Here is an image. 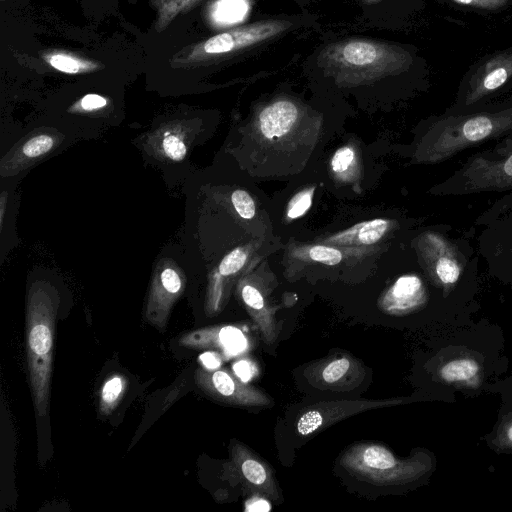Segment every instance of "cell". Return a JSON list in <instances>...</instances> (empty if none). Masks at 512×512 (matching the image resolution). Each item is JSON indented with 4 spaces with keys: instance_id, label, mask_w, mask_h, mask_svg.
Listing matches in <instances>:
<instances>
[{
    "instance_id": "obj_1",
    "label": "cell",
    "mask_w": 512,
    "mask_h": 512,
    "mask_svg": "<svg viewBox=\"0 0 512 512\" xmlns=\"http://www.w3.org/2000/svg\"><path fill=\"white\" fill-rule=\"evenodd\" d=\"M317 64L341 84H360L387 76L424 70L425 63L414 47L352 38L325 46Z\"/></svg>"
},
{
    "instance_id": "obj_2",
    "label": "cell",
    "mask_w": 512,
    "mask_h": 512,
    "mask_svg": "<svg viewBox=\"0 0 512 512\" xmlns=\"http://www.w3.org/2000/svg\"><path fill=\"white\" fill-rule=\"evenodd\" d=\"M512 134V95L484 108L460 114L443 112L426 124L422 158L445 162L459 153Z\"/></svg>"
},
{
    "instance_id": "obj_3",
    "label": "cell",
    "mask_w": 512,
    "mask_h": 512,
    "mask_svg": "<svg viewBox=\"0 0 512 512\" xmlns=\"http://www.w3.org/2000/svg\"><path fill=\"white\" fill-rule=\"evenodd\" d=\"M439 196L496 194L499 197L483 211L474 225H484L512 210V134L471 154L442 182L431 189Z\"/></svg>"
},
{
    "instance_id": "obj_4",
    "label": "cell",
    "mask_w": 512,
    "mask_h": 512,
    "mask_svg": "<svg viewBox=\"0 0 512 512\" xmlns=\"http://www.w3.org/2000/svg\"><path fill=\"white\" fill-rule=\"evenodd\" d=\"M58 300L47 288H33L26 307L27 366L38 417L49 412Z\"/></svg>"
},
{
    "instance_id": "obj_5",
    "label": "cell",
    "mask_w": 512,
    "mask_h": 512,
    "mask_svg": "<svg viewBox=\"0 0 512 512\" xmlns=\"http://www.w3.org/2000/svg\"><path fill=\"white\" fill-rule=\"evenodd\" d=\"M340 465L352 476L375 486H399L426 475L432 459L424 452L400 458L382 444L358 442L343 451Z\"/></svg>"
},
{
    "instance_id": "obj_6",
    "label": "cell",
    "mask_w": 512,
    "mask_h": 512,
    "mask_svg": "<svg viewBox=\"0 0 512 512\" xmlns=\"http://www.w3.org/2000/svg\"><path fill=\"white\" fill-rule=\"evenodd\" d=\"M447 225L425 235L429 276L447 298L476 285L480 258L466 236H455Z\"/></svg>"
},
{
    "instance_id": "obj_7",
    "label": "cell",
    "mask_w": 512,
    "mask_h": 512,
    "mask_svg": "<svg viewBox=\"0 0 512 512\" xmlns=\"http://www.w3.org/2000/svg\"><path fill=\"white\" fill-rule=\"evenodd\" d=\"M512 95V44L487 53L463 74L452 104L444 112L475 111Z\"/></svg>"
},
{
    "instance_id": "obj_8",
    "label": "cell",
    "mask_w": 512,
    "mask_h": 512,
    "mask_svg": "<svg viewBox=\"0 0 512 512\" xmlns=\"http://www.w3.org/2000/svg\"><path fill=\"white\" fill-rule=\"evenodd\" d=\"M286 20H263L216 34L179 51L171 60L174 66H192L264 42L291 26Z\"/></svg>"
},
{
    "instance_id": "obj_9",
    "label": "cell",
    "mask_w": 512,
    "mask_h": 512,
    "mask_svg": "<svg viewBox=\"0 0 512 512\" xmlns=\"http://www.w3.org/2000/svg\"><path fill=\"white\" fill-rule=\"evenodd\" d=\"M195 383L213 400L243 408H265L273 405V399L263 390L243 381L226 369L206 370L199 367L194 375Z\"/></svg>"
},
{
    "instance_id": "obj_10",
    "label": "cell",
    "mask_w": 512,
    "mask_h": 512,
    "mask_svg": "<svg viewBox=\"0 0 512 512\" xmlns=\"http://www.w3.org/2000/svg\"><path fill=\"white\" fill-rule=\"evenodd\" d=\"M479 227V258L492 277L512 287V210Z\"/></svg>"
},
{
    "instance_id": "obj_11",
    "label": "cell",
    "mask_w": 512,
    "mask_h": 512,
    "mask_svg": "<svg viewBox=\"0 0 512 512\" xmlns=\"http://www.w3.org/2000/svg\"><path fill=\"white\" fill-rule=\"evenodd\" d=\"M225 472L241 483L247 493L277 500L279 486L270 466L246 445L232 441Z\"/></svg>"
},
{
    "instance_id": "obj_12",
    "label": "cell",
    "mask_w": 512,
    "mask_h": 512,
    "mask_svg": "<svg viewBox=\"0 0 512 512\" xmlns=\"http://www.w3.org/2000/svg\"><path fill=\"white\" fill-rule=\"evenodd\" d=\"M407 400V398H392L318 402L306 407L300 413L296 421V431L300 436H309L352 415L370 409L400 405Z\"/></svg>"
},
{
    "instance_id": "obj_13",
    "label": "cell",
    "mask_w": 512,
    "mask_h": 512,
    "mask_svg": "<svg viewBox=\"0 0 512 512\" xmlns=\"http://www.w3.org/2000/svg\"><path fill=\"white\" fill-rule=\"evenodd\" d=\"M363 364L353 356L338 353L310 364L304 371L308 382L320 389L347 392L355 389L364 380Z\"/></svg>"
},
{
    "instance_id": "obj_14",
    "label": "cell",
    "mask_w": 512,
    "mask_h": 512,
    "mask_svg": "<svg viewBox=\"0 0 512 512\" xmlns=\"http://www.w3.org/2000/svg\"><path fill=\"white\" fill-rule=\"evenodd\" d=\"M180 346L195 350H210L229 359L244 354L249 349V340L244 330L235 325H212L183 334Z\"/></svg>"
},
{
    "instance_id": "obj_15",
    "label": "cell",
    "mask_w": 512,
    "mask_h": 512,
    "mask_svg": "<svg viewBox=\"0 0 512 512\" xmlns=\"http://www.w3.org/2000/svg\"><path fill=\"white\" fill-rule=\"evenodd\" d=\"M183 290L184 280L172 267L164 268L156 277L147 301L145 318L158 331H165L171 308Z\"/></svg>"
},
{
    "instance_id": "obj_16",
    "label": "cell",
    "mask_w": 512,
    "mask_h": 512,
    "mask_svg": "<svg viewBox=\"0 0 512 512\" xmlns=\"http://www.w3.org/2000/svg\"><path fill=\"white\" fill-rule=\"evenodd\" d=\"M428 300L423 280L414 274L399 277L381 301L380 307L390 315L401 316L421 308Z\"/></svg>"
},
{
    "instance_id": "obj_17",
    "label": "cell",
    "mask_w": 512,
    "mask_h": 512,
    "mask_svg": "<svg viewBox=\"0 0 512 512\" xmlns=\"http://www.w3.org/2000/svg\"><path fill=\"white\" fill-rule=\"evenodd\" d=\"M298 117L296 105L288 100H279L268 105L260 114V128L267 138L286 134Z\"/></svg>"
},
{
    "instance_id": "obj_18",
    "label": "cell",
    "mask_w": 512,
    "mask_h": 512,
    "mask_svg": "<svg viewBox=\"0 0 512 512\" xmlns=\"http://www.w3.org/2000/svg\"><path fill=\"white\" fill-rule=\"evenodd\" d=\"M439 376L448 384L471 386L480 383L482 367L472 357L458 356L443 363Z\"/></svg>"
},
{
    "instance_id": "obj_19",
    "label": "cell",
    "mask_w": 512,
    "mask_h": 512,
    "mask_svg": "<svg viewBox=\"0 0 512 512\" xmlns=\"http://www.w3.org/2000/svg\"><path fill=\"white\" fill-rule=\"evenodd\" d=\"M42 59L55 70L65 74L92 73L103 68L98 61L63 50L45 51L42 53Z\"/></svg>"
},
{
    "instance_id": "obj_20",
    "label": "cell",
    "mask_w": 512,
    "mask_h": 512,
    "mask_svg": "<svg viewBox=\"0 0 512 512\" xmlns=\"http://www.w3.org/2000/svg\"><path fill=\"white\" fill-rule=\"evenodd\" d=\"M439 3L457 11L491 16L512 8V0H437Z\"/></svg>"
},
{
    "instance_id": "obj_21",
    "label": "cell",
    "mask_w": 512,
    "mask_h": 512,
    "mask_svg": "<svg viewBox=\"0 0 512 512\" xmlns=\"http://www.w3.org/2000/svg\"><path fill=\"white\" fill-rule=\"evenodd\" d=\"M128 388V381L122 374H113L103 383L100 394L98 411L101 416L110 415L122 400Z\"/></svg>"
},
{
    "instance_id": "obj_22",
    "label": "cell",
    "mask_w": 512,
    "mask_h": 512,
    "mask_svg": "<svg viewBox=\"0 0 512 512\" xmlns=\"http://www.w3.org/2000/svg\"><path fill=\"white\" fill-rule=\"evenodd\" d=\"M201 0H153L152 4L157 11L155 29L157 32L165 30L180 14L187 13Z\"/></svg>"
},
{
    "instance_id": "obj_23",
    "label": "cell",
    "mask_w": 512,
    "mask_h": 512,
    "mask_svg": "<svg viewBox=\"0 0 512 512\" xmlns=\"http://www.w3.org/2000/svg\"><path fill=\"white\" fill-rule=\"evenodd\" d=\"M247 10L243 0H221L215 7V18L221 22L240 21Z\"/></svg>"
},
{
    "instance_id": "obj_24",
    "label": "cell",
    "mask_w": 512,
    "mask_h": 512,
    "mask_svg": "<svg viewBox=\"0 0 512 512\" xmlns=\"http://www.w3.org/2000/svg\"><path fill=\"white\" fill-rule=\"evenodd\" d=\"M388 228V222L382 219H375L362 224L358 239L362 244H373L377 242Z\"/></svg>"
},
{
    "instance_id": "obj_25",
    "label": "cell",
    "mask_w": 512,
    "mask_h": 512,
    "mask_svg": "<svg viewBox=\"0 0 512 512\" xmlns=\"http://www.w3.org/2000/svg\"><path fill=\"white\" fill-rule=\"evenodd\" d=\"M54 146L50 135L40 134L29 139L23 146V154L29 158L39 157L49 152Z\"/></svg>"
},
{
    "instance_id": "obj_26",
    "label": "cell",
    "mask_w": 512,
    "mask_h": 512,
    "mask_svg": "<svg viewBox=\"0 0 512 512\" xmlns=\"http://www.w3.org/2000/svg\"><path fill=\"white\" fill-rule=\"evenodd\" d=\"M245 261V251L241 248H237L223 258L218 267V273L221 277L235 274L243 267Z\"/></svg>"
},
{
    "instance_id": "obj_27",
    "label": "cell",
    "mask_w": 512,
    "mask_h": 512,
    "mask_svg": "<svg viewBox=\"0 0 512 512\" xmlns=\"http://www.w3.org/2000/svg\"><path fill=\"white\" fill-rule=\"evenodd\" d=\"M162 149L165 155L174 161H180L186 155V146L183 140L176 134H165L162 141Z\"/></svg>"
},
{
    "instance_id": "obj_28",
    "label": "cell",
    "mask_w": 512,
    "mask_h": 512,
    "mask_svg": "<svg viewBox=\"0 0 512 512\" xmlns=\"http://www.w3.org/2000/svg\"><path fill=\"white\" fill-rule=\"evenodd\" d=\"M496 448L512 450V414L506 415L499 424L496 435L493 438Z\"/></svg>"
},
{
    "instance_id": "obj_29",
    "label": "cell",
    "mask_w": 512,
    "mask_h": 512,
    "mask_svg": "<svg viewBox=\"0 0 512 512\" xmlns=\"http://www.w3.org/2000/svg\"><path fill=\"white\" fill-rule=\"evenodd\" d=\"M231 199L236 211L242 218L251 219L254 216L255 204L251 196L246 191H234Z\"/></svg>"
},
{
    "instance_id": "obj_30",
    "label": "cell",
    "mask_w": 512,
    "mask_h": 512,
    "mask_svg": "<svg viewBox=\"0 0 512 512\" xmlns=\"http://www.w3.org/2000/svg\"><path fill=\"white\" fill-rule=\"evenodd\" d=\"M310 257L314 261H318L327 265H336L341 259V252L326 246H314L310 249Z\"/></svg>"
},
{
    "instance_id": "obj_31",
    "label": "cell",
    "mask_w": 512,
    "mask_h": 512,
    "mask_svg": "<svg viewBox=\"0 0 512 512\" xmlns=\"http://www.w3.org/2000/svg\"><path fill=\"white\" fill-rule=\"evenodd\" d=\"M313 190L303 191L297 194L288 207V217L297 218L302 216L311 206Z\"/></svg>"
},
{
    "instance_id": "obj_32",
    "label": "cell",
    "mask_w": 512,
    "mask_h": 512,
    "mask_svg": "<svg viewBox=\"0 0 512 512\" xmlns=\"http://www.w3.org/2000/svg\"><path fill=\"white\" fill-rule=\"evenodd\" d=\"M354 160V152L349 147H343L336 151L332 160L331 167L335 172H342L348 169Z\"/></svg>"
},
{
    "instance_id": "obj_33",
    "label": "cell",
    "mask_w": 512,
    "mask_h": 512,
    "mask_svg": "<svg viewBox=\"0 0 512 512\" xmlns=\"http://www.w3.org/2000/svg\"><path fill=\"white\" fill-rule=\"evenodd\" d=\"M107 105V99L98 94H87L77 103L76 107L82 111L92 112L104 108Z\"/></svg>"
},
{
    "instance_id": "obj_34",
    "label": "cell",
    "mask_w": 512,
    "mask_h": 512,
    "mask_svg": "<svg viewBox=\"0 0 512 512\" xmlns=\"http://www.w3.org/2000/svg\"><path fill=\"white\" fill-rule=\"evenodd\" d=\"M200 367L206 370H214L219 368L221 363L220 354L215 351H206L199 356Z\"/></svg>"
},
{
    "instance_id": "obj_35",
    "label": "cell",
    "mask_w": 512,
    "mask_h": 512,
    "mask_svg": "<svg viewBox=\"0 0 512 512\" xmlns=\"http://www.w3.org/2000/svg\"><path fill=\"white\" fill-rule=\"evenodd\" d=\"M1 216H0V220H1V226L3 225V220H4V211H5V194L3 193L2 194V197H1Z\"/></svg>"
},
{
    "instance_id": "obj_36",
    "label": "cell",
    "mask_w": 512,
    "mask_h": 512,
    "mask_svg": "<svg viewBox=\"0 0 512 512\" xmlns=\"http://www.w3.org/2000/svg\"><path fill=\"white\" fill-rule=\"evenodd\" d=\"M364 2L368 3V4H371V3H375V2H378L380 0H363Z\"/></svg>"
},
{
    "instance_id": "obj_37",
    "label": "cell",
    "mask_w": 512,
    "mask_h": 512,
    "mask_svg": "<svg viewBox=\"0 0 512 512\" xmlns=\"http://www.w3.org/2000/svg\"><path fill=\"white\" fill-rule=\"evenodd\" d=\"M1 2L7 1V0H0Z\"/></svg>"
}]
</instances>
